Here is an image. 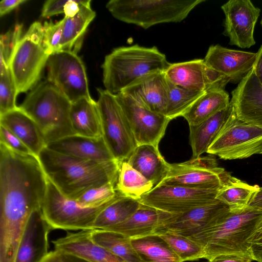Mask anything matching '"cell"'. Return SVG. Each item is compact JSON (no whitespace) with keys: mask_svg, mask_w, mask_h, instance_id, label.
Segmentation results:
<instances>
[{"mask_svg":"<svg viewBox=\"0 0 262 262\" xmlns=\"http://www.w3.org/2000/svg\"><path fill=\"white\" fill-rule=\"evenodd\" d=\"M47 178L65 196L76 200L89 189L116 183L120 163L78 158L45 147L38 156Z\"/></svg>","mask_w":262,"mask_h":262,"instance_id":"cell-1","label":"cell"},{"mask_svg":"<svg viewBox=\"0 0 262 262\" xmlns=\"http://www.w3.org/2000/svg\"><path fill=\"white\" fill-rule=\"evenodd\" d=\"M261 216L262 211L248 206L230 209L214 223L189 237L203 246L204 258L208 261L226 254L241 255L251 258L247 241Z\"/></svg>","mask_w":262,"mask_h":262,"instance_id":"cell-2","label":"cell"},{"mask_svg":"<svg viewBox=\"0 0 262 262\" xmlns=\"http://www.w3.org/2000/svg\"><path fill=\"white\" fill-rule=\"evenodd\" d=\"M170 63L156 47L138 45L114 49L102 65L105 90L117 94L148 74L165 72Z\"/></svg>","mask_w":262,"mask_h":262,"instance_id":"cell-3","label":"cell"},{"mask_svg":"<svg viewBox=\"0 0 262 262\" xmlns=\"http://www.w3.org/2000/svg\"><path fill=\"white\" fill-rule=\"evenodd\" d=\"M72 102L47 80L37 85L19 106L38 125L46 144L75 134L70 121Z\"/></svg>","mask_w":262,"mask_h":262,"instance_id":"cell-4","label":"cell"},{"mask_svg":"<svg viewBox=\"0 0 262 262\" xmlns=\"http://www.w3.org/2000/svg\"><path fill=\"white\" fill-rule=\"evenodd\" d=\"M205 0H111L106 8L122 22L147 29L156 25L179 23Z\"/></svg>","mask_w":262,"mask_h":262,"instance_id":"cell-5","label":"cell"},{"mask_svg":"<svg viewBox=\"0 0 262 262\" xmlns=\"http://www.w3.org/2000/svg\"><path fill=\"white\" fill-rule=\"evenodd\" d=\"M43 37V25L35 21L14 50L9 68L17 95L27 92L36 84L46 66L50 54L44 43Z\"/></svg>","mask_w":262,"mask_h":262,"instance_id":"cell-6","label":"cell"},{"mask_svg":"<svg viewBox=\"0 0 262 262\" xmlns=\"http://www.w3.org/2000/svg\"><path fill=\"white\" fill-rule=\"evenodd\" d=\"M119 194L103 204L86 206L65 196L48 179L41 211L52 229L93 230V224L98 214Z\"/></svg>","mask_w":262,"mask_h":262,"instance_id":"cell-7","label":"cell"},{"mask_svg":"<svg viewBox=\"0 0 262 262\" xmlns=\"http://www.w3.org/2000/svg\"><path fill=\"white\" fill-rule=\"evenodd\" d=\"M97 91L103 137L117 161H127L138 146L134 133L115 95L105 89Z\"/></svg>","mask_w":262,"mask_h":262,"instance_id":"cell-8","label":"cell"},{"mask_svg":"<svg viewBox=\"0 0 262 262\" xmlns=\"http://www.w3.org/2000/svg\"><path fill=\"white\" fill-rule=\"evenodd\" d=\"M224 160L242 159L262 152V128L237 118L233 110L207 152Z\"/></svg>","mask_w":262,"mask_h":262,"instance_id":"cell-9","label":"cell"},{"mask_svg":"<svg viewBox=\"0 0 262 262\" xmlns=\"http://www.w3.org/2000/svg\"><path fill=\"white\" fill-rule=\"evenodd\" d=\"M212 155L170 164L166 177L158 185L219 190L230 174L218 166L215 158Z\"/></svg>","mask_w":262,"mask_h":262,"instance_id":"cell-10","label":"cell"},{"mask_svg":"<svg viewBox=\"0 0 262 262\" xmlns=\"http://www.w3.org/2000/svg\"><path fill=\"white\" fill-rule=\"evenodd\" d=\"M47 80L72 102L92 98L85 68L77 53L61 50L50 55L46 63Z\"/></svg>","mask_w":262,"mask_h":262,"instance_id":"cell-11","label":"cell"},{"mask_svg":"<svg viewBox=\"0 0 262 262\" xmlns=\"http://www.w3.org/2000/svg\"><path fill=\"white\" fill-rule=\"evenodd\" d=\"M218 190L157 185L138 201L166 212L180 214L215 202Z\"/></svg>","mask_w":262,"mask_h":262,"instance_id":"cell-12","label":"cell"},{"mask_svg":"<svg viewBox=\"0 0 262 262\" xmlns=\"http://www.w3.org/2000/svg\"><path fill=\"white\" fill-rule=\"evenodd\" d=\"M135 136L138 145L149 144L159 148L171 120L144 107L123 92L115 95Z\"/></svg>","mask_w":262,"mask_h":262,"instance_id":"cell-13","label":"cell"},{"mask_svg":"<svg viewBox=\"0 0 262 262\" xmlns=\"http://www.w3.org/2000/svg\"><path fill=\"white\" fill-rule=\"evenodd\" d=\"M225 15L223 34L230 45L249 48L255 44V26L260 10L249 0H230L221 6Z\"/></svg>","mask_w":262,"mask_h":262,"instance_id":"cell-14","label":"cell"},{"mask_svg":"<svg viewBox=\"0 0 262 262\" xmlns=\"http://www.w3.org/2000/svg\"><path fill=\"white\" fill-rule=\"evenodd\" d=\"M229 207L217 200L180 214H170L158 226L155 234L167 232L191 237L229 211Z\"/></svg>","mask_w":262,"mask_h":262,"instance_id":"cell-15","label":"cell"},{"mask_svg":"<svg viewBox=\"0 0 262 262\" xmlns=\"http://www.w3.org/2000/svg\"><path fill=\"white\" fill-rule=\"evenodd\" d=\"M257 55L216 45L209 47L203 59L207 66L235 83L240 82L253 69Z\"/></svg>","mask_w":262,"mask_h":262,"instance_id":"cell-16","label":"cell"},{"mask_svg":"<svg viewBox=\"0 0 262 262\" xmlns=\"http://www.w3.org/2000/svg\"><path fill=\"white\" fill-rule=\"evenodd\" d=\"M230 103L239 120L262 128V84L252 69L231 92Z\"/></svg>","mask_w":262,"mask_h":262,"instance_id":"cell-17","label":"cell"},{"mask_svg":"<svg viewBox=\"0 0 262 262\" xmlns=\"http://www.w3.org/2000/svg\"><path fill=\"white\" fill-rule=\"evenodd\" d=\"M52 230L41 209L33 212L19 243L15 262H41L49 252L48 237Z\"/></svg>","mask_w":262,"mask_h":262,"instance_id":"cell-18","label":"cell"},{"mask_svg":"<svg viewBox=\"0 0 262 262\" xmlns=\"http://www.w3.org/2000/svg\"><path fill=\"white\" fill-rule=\"evenodd\" d=\"M121 92L151 111L165 116L167 80L164 72L144 75Z\"/></svg>","mask_w":262,"mask_h":262,"instance_id":"cell-19","label":"cell"},{"mask_svg":"<svg viewBox=\"0 0 262 262\" xmlns=\"http://www.w3.org/2000/svg\"><path fill=\"white\" fill-rule=\"evenodd\" d=\"M56 152L98 162L116 160L103 137L90 138L77 134L70 135L47 145Z\"/></svg>","mask_w":262,"mask_h":262,"instance_id":"cell-20","label":"cell"},{"mask_svg":"<svg viewBox=\"0 0 262 262\" xmlns=\"http://www.w3.org/2000/svg\"><path fill=\"white\" fill-rule=\"evenodd\" d=\"M91 230L68 232L52 242L55 249L70 253L89 262H127L95 243L91 236Z\"/></svg>","mask_w":262,"mask_h":262,"instance_id":"cell-21","label":"cell"},{"mask_svg":"<svg viewBox=\"0 0 262 262\" xmlns=\"http://www.w3.org/2000/svg\"><path fill=\"white\" fill-rule=\"evenodd\" d=\"M0 125L15 135L37 157L47 146L36 122L19 106L0 115Z\"/></svg>","mask_w":262,"mask_h":262,"instance_id":"cell-22","label":"cell"},{"mask_svg":"<svg viewBox=\"0 0 262 262\" xmlns=\"http://www.w3.org/2000/svg\"><path fill=\"white\" fill-rule=\"evenodd\" d=\"M170 214L141 204L125 221L104 230L120 233L130 239L154 234L159 224Z\"/></svg>","mask_w":262,"mask_h":262,"instance_id":"cell-23","label":"cell"},{"mask_svg":"<svg viewBox=\"0 0 262 262\" xmlns=\"http://www.w3.org/2000/svg\"><path fill=\"white\" fill-rule=\"evenodd\" d=\"M207 67L204 59L170 63L165 71L166 78L172 83L183 88L206 92L208 90Z\"/></svg>","mask_w":262,"mask_h":262,"instance_id":"cell-24","label":"cell"},{"mask_svg":"<svg viewBox=\"0 0 262 262\" xmlns=\"http://www.w3.org/2000/svg\"><path fill=\"white\" fill-rule=\"evenodd\" d=\"M127 162L150 181L154 187L166 177L170 164L165 161L159 148L149 144L138 145Z\"/></svg>","mask_w":262,"mask_h":262,"instance_id":"cell-25","label":"cell"},{"mask_svg":"<svg viewBox=\"0 0 262 262\" xmlns=\"http://www.w3.org/2000/svg\"><path fill=\"white\" fill-rule=\"evenodd\" d=\"M233 111L230 103L201 123L189 126V140L192 151V158L207 152Z\"/></svg>","mask_w":262,"mask_h":262,"instance_id":"cell-26","label":"cell"},{"mask_svg":"<svg viewBox=\"0 0 262 262\" xmlns=\"http://www.w3.org/2000/svg\"><path fill=\"white\" fill-rule=\"evenodd\" d=\"M70 121L75 134L90 138L103 137L98 104L92 98L72 103Z\"/></svg>","mask_w":262,"mask_h":262,"instance_id":"cell-27","label":"cell"},{"mask_svg":"<svg viewBox=\"0 0 262 262\" xmlns=\"http://www.w3.org/2000/svg\"><path fill=\"white\" fill-rule=\"evenodd\" d=\"M91 0H82L78 13L74 16H64L61 41L62 50L76 53L80 49L85 31L96 16L91 7Z\"/></svg>","mask_w":262,"mask_h":262,"instance_id":"cell-28","label":"cell"},{"mask_svg":"<svg viewBox=\"0 0 262 262\" xmlns=\"http://www.w3.org/2000/svg\"><path fill=\"white\" fill-rule=\"evenodd\" d=\"M229 96L224 89L206 91L182 115L189 126L198 125L230 104Z\"/></svg>","mask_w":262,"mask_h":262,"instance_id":"cell-29","label":"cell"},{"mask_svg":"<svg viewBox=\"0 0 262 262\" xmlns=\"http://www.w3.org/2000/svg\"><path fill=\"white\" fill-rule=\"evenodd\" d=\"M142 262H181L169 245L157 234L131 239Z\"/></svg>","mask_w":262,"mask_h":262,"instance_id":"cell-30","label":"cell"},{"mask_svg":"<svg viewBox=\"0 0 262 262\" xmlns=\"http://www.w3.org/2000/svg\"><path fill=\"white\" fill-rule=\"evenodd\" d=\"M140 205L138 200L120 194L98 214L93 229H104L123 222L132 215Z\"/></svg>","mask_w":262,"mask_h":262,"instance_id":"cell-31","label":"cell"},{"mask_svg":"<svg viewBox=\"0 0 262 262\" xmlns=\"http://www.w3.org/2000/svg\"><path fill=\"white\" fill-rule=\"evenodd\" d=\"M97 244L127 262H142L133 248L131 239L120 233L104 229L91 230Z\"/></svg>","mask_w":262,"mask_h":262,"instance_id":"cell-32","label":"cell"},{"mask_svg":"<svg viewBox=\"0 0 262 262\" xmlns=\"http://www.w3.org/2000/svg\"><path fill=\"white\" fill-rule=\"evenodd\" d=\"M153 184L124 161L120 163L115 189L120 194L138 200Z\"/></svg>","mask_w":262,"mask_h":262,"instance_id":"cell-33","label":"cell"},{"mask_svg":"<svg viewBox=\"0 0 262 262\" xmlns=\"http://www.w3.org/2000/svg\"><path fill=\"white\" fill-rule=\"evenodd\" d=\"M259 188L257 185H250L230 174L219 189L216 199L228 205L230 209L243 208L248 206Z\"/></svg>","mask_w":262,"mask_h":262,"instance_id":"cell-34","label":"cell"},{"mask_svg":"<svg viewBox=\"0 0 262 262\" xmlns=\"http://www.w3.org/2000/svg\"><path fill=\"white\" fill-rule=\"evenodd\" d=\"M165 116L171 120L182 115L205 92L189 90L175 85L167 79Z\"/></svg>","mask_w":262,"mask_h":262,"instance_id":"cell-35","label":"cell"},{"mask_svg":"<svg viewBox=\"0 0 262 262\" xmlns=\"http://www.w3.org/2000/svg\"><path fill=\"white\" fill-rule=\"evenodd\" d=\"M155 234L158 235L166 242L181 262L204 258L205 252L203 246L189 237L167 232H161Z\"/></svg>","mask_w":262,"mask_h":262,"instance_id":"cell-36","label":"cell"},{"mask_svg":"<svg viewBox=\"0 0 262 262\" xmlns=\"http://www.w3.org/2000/svg\"><path fill=\"white\" fill-rule=\"evenodd\" d=\"M16 86L8 68L0 71V115L16 108Z\"/></svg>","mask_w":262,"mask_h":262,"instance_id":"cell-37","label":"cell"},{"mask_svg":"<svg viewBox=\"0 0 262 262\" xmlns=\"http://www.w3.org/2000/svg\"><path fill=\"white\" fill-rule=\"evenodd\" d=\"M23 26L17 24L0 37V71L9 68L14 50L21 39Z\"/></svg>","mask_w":262,"mask_h":262,"instance_id":"cell-38","label":"cell"},{"mask_svg":"<svg viewBox=\"0 0 262 262\" xmlns=\"http://www.w3.org/2000/svg\"><path fill=\"white\" fill-rule=\"evenodd\" d=\"M118 194L115 189V184L108 183L89 189L76 200L84 205L98 206L112 200Z\"/></svg>","mask_w":262,"mask_h":262,"instance_id":"cell-39","label":"cell"},{"mask_svg":"<svg viewBox=\"0 0 262 262\" xmlns=\"http://www.w3.org/2000/svg\"><path fill=\"white\" fill-rule=\"evenodd\" d=\"M64 18L58 22H45L43 26V42L51 54L61 51V41L62 35Z\"/></svg>","mask_w":262,"mask_h":262,"instance_id":"cell-40","label":"cell"},{"mask_svg":"<svg viewBox=\"0 0 262 262\" xmlns=\"http://www.w3.org/2000/svg\"><path fill=\"white\" fill-rule=\"evenodd\" d=\"M0 142L15 152L25 155H34L15 135L2 125H0Z\"/></svg>","mask_w":262,"mask_h":262,"instance_id":"cell-41","label":"cell"},{"mask_svg":"<svg viewBox=\"0 0 262 262\" xmlns=\"http://www.w3.org/2000/svg\"><path fill=\"white\" fill-rule=\"evenodd\" d=\"M247 246L251 258L254 261L262 262V216L248 239Z\"/></svg>","mask_w":262,"mask_h":262,"instance_id":"cell-42","label":"cell"},{"mask_svg":"<svg viewBox=\"0 0 262 262\" xmlns=\"http://www.w3.org/2000/svg\"><path fill=\"white\" fill-rule=\"evenodd\" d=\"M41 262H89L70 253L55 249L50 251Z\"/></svg>","mask_w":262,"mask_h":262,"instance_id":"cell-43","label":"cell"},{"mask_svg":"<svg viewBox=\"0 0 262 262\" xmlns=\"http://www.w3.org/2000/svg\"><path fill=\"white\" fill-rule=\"evenodd\" d=\"M68 0H48L42 6L41 15L48 18L61 13H64V6Z\"/></svg>","mask_w":262,"mask_h":262,"instance_id":"cell-44","label":"cell"},{"mask_svg":"<svg viewBox=\"0 0 262 262\" xmlns=\"http://www.w3.org/2000/svg\"><path fill=\"white\" fill-rule=\"evenodd\" d=\"M250 257L236 254L221 255L216 256L208 262H253Z\"/></svg>","mask_w":262,"mask_h":262,"instance_id":"cell-45","label":"cell"},{"mask_svg":"<svg viewBox=\"0 0 262 262\" xmlns=\"http://www.w3.org/2000/svg\"><path fill=\"white\" fill-rule=\"evenodd\" d=\"M27 0H2L0 2V16H3L16 8Z\"/></svg>","mask_w":262,"mask_h":262,"instance_id":"cell-46","label":"cell"},{"mask_svg":"<svg viewBox=\"0 0 262 262\" xmlns=\"http://www.w3.org/2000/svg\"><path fill=\"white\" fill-rule=\"evenodd\" d=\"M82 1L68 0L64 8V16L71 17L75 16L79 11Z\"/></svg>","mask_w":262,"mask_h":262,"instance_id":"cell-47","label":"cell"},{"mask_svg":"<svg viewBox=\"0 0 262 262\" xmlns=\"http://www.w3.org/2000/svg\"><path fill=\"white\" fill-rule=\"evenodd\" d=\"M257 54V57L253 70L259 82L262 84V45Z\"/></svg>","mask_w":262,"mask_h":262,"instance_id":"cell-48","label":"cell"},{"mask_svg":"<svg viewBox=\"0 0 262 262\" xmlns=\"http://www.w3.org/2000/svg\"><path fill=\"white\" fill-rule=\"evenodd\" d=\"M255 209L262 211V187L254 193L248 205Z\"/></svg>","mask_w":262,"mask_h":262,"instance_id":"cell-49","label":"cell"},{"mask_svg":"<svg viewBox=\"0 0 262 262\" xmlns=\"http://www.w3.org/2000/svg\"><path fill=\"white\" fill-rule=\"evenodd\" d=\"M260 24H261V25L262 26V18H261V21H260Z\"/></svg>","mask_w":262,"mask_h":262,"instance_id":"cell-50","label":"cell"},{"mask_svg":"<svg viewBox=\"0 0 262 262\" xmlns=\"http://www.w3.org/2000/svg\"><path fill=\"white\" fill-rule=\"evenodd\" d=\"M206 262H208V261H206Z\"/></svg>","mask_w":262,"mask_h":262,"instance_id":"cell-51","label":"cell"},{"mask_svg":"<svg viewBox=\"0 0 262 262\" xmlns=\"http://www.w3.org/2000/svg\"><path fill=\"white\" fill-rule=\"evenodd\" d=\"M261 154H262V152H261Z\"/></svg>","mask_w":262,"mask_h":262,"instance_id":"cell-52","label":"cell"}]
</instances>
